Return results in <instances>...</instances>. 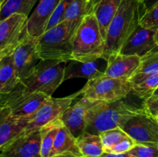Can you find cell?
<instances>
[{
    "mask_svg": "<svg viewBox=\"0 0 158 157\" xmlns=\"http://www.w3.org/2000/svg\"><path fill=\"white\" fill-rule=\"evenodd\" d=\"M158 87V73L148 75L137 83L132 84L131 92L146 101Z\"/></svg>",
    "mask_w": 158,
    "mask_h": 157,
    "instance_id": "27",
    "label": "cell"
},
{
    "mask_svg": "<svg viewBox=\"0 0 158 157\" xmlns=\"http://www.w3.org/2000/svg\"><path fill=\"white\" fill-rule=\"evenodd\" d=\"M70 27L66 22L46 30L36 38V49L40 60H72L73 42Z\"/></svg>",
    "mask_w": 158,
    "mask_h": 157,
    "instance_id": "4",
    "label": "cell"
},
{
    "mask_svg": "<svg viewBox=\"0 0 158 157\" xmlns=\"http://www.w3.org/2000/svg\"><path fill=\"white\" fill-rule=\"evenodd\" d=\"M49 98L42 92L31 91L20 82L10 92L0 95V106L6 108L15 119L29 121Z\"/></svg>",
    "mask_w": 158,
    "mask_h": 157,
    "instance_id": "5",
    "label": "cell"
},
{
    "mask_svg": "<svg viewBox=\"0 0 158 157\" xmlns=\"http://www.w3.org/2000/svg\"><path fill=\"white\" fill-rule=\"evenodd\" d=\"M72 1L73 0H61L58 6H56V8L54 10L52 16L49 18V22H48L47 26H46V31L57 26V25H59L63 21L65 12H66L68 6H69Z\"/></svg>",
    "mask_w": 158,
    "mask_h": 157,
    "instance_id": "29",
    "label": "cell"
},
{
    "mask_svg": "<svg viewBox=\"0 0 158 157\" xmlns=\"http://www.w3.org/2000/svg\"><path fill=\"white\" fill-rule=\"evenodd\" d=\"M140 2L145 12L151 9L154 5L158 2V0H140Z\"/></svg>",
    "mask_w": 158,
    "mask_h": 157,
    "instance_id": "34",
    "label": "cell"
},
{
    "mask_svg": "<svg viewBox=\"0 0 158 157\" xmlns=\"http://www.w3.org/2000/svg\"><path fill=\"white\" fill-rule=\"evenodd\" d=\"M151 97H158V87L156 89V90L153 92L152 95Z\"/></svg>",
    "mask_w": 158,
    "mask_h": 157,
    "instance_id": "37",
    "label": "cell"
},
{
    "mask_svg": "<svg viewBox=\"0 0 158 157\" xmlns=\"http://www.w3.org/2000/svg\"><path fill=\"white\" fill-rule=\"evenodd\" d=\"M127 136V135L120 128H115L100 133V137L103 145V152L106 149L114 146Z\"/></svg>",
    "mask_w": 158,
    "mask_h": 157,
    "instance_id": "28",
    "label": "cell"
},
{
    "mask_svg": "<svg viewBox=\"0 0 158 157\" xmlns=\"http://www.w3.org/2000/svg\"><path fill=\"white\" fill-rule=\"evenodd\" d=\"M132 84L127 79L102 76L88 80L78 92L84 98L102 102L122 99L131 92Z\"/></svg>",
    "mask_w": 158,
    "mask_h": 157,
    "instance_id": "7",
    "label": "cell"
},
{
    "mask_svg": "<svg viewBox=\"0 0 158 157\" xmlns=\"http://www.w3.org/2000/svg\"><path fill=\"white\" fill-rule=\"evenodd\" d=\"M157 120H158V119H157Z\"/></svg>",
    "mask_w": 158,
    "mask_h": 157,
    "instance_id": "43",
    "label": "cell"
},
{
    "mask_svg": "<svg viewBox=\"0 0 158 157\" xmlns=\"http://www.w3.org/2000/svg\"><path fill=\"white\" fill-rule=\"evenodd\" d=\"M0 1H1V2H2V3L3 2V0H0Z\"/></svg>",
    "mask_w": 158,
    "mask_h": 157,
    "instance_id": "41",
    "label": "cell"
},
{
    "mask_svg": "<svg viewBox=\"0 0 158 157\" xmlns=\"http://www.w3.org/2000/svg\"><path fill=\"white\" fill-rule=\"evenodd\" d=\"M140 26L146 29L157 31L158 29V2L143 14L140 20Z\"/></svg>",
    "mask_w": 158,
    "mask_h": 157,
    "instance_id": "31",
    "label": "cell"
},
{
    "mask_svg": "<svg viewBox=\"0 0 158 157\" xmlns=\"http://www.w3.org/2000/svg\"><path fill=\"white\" fill-rule=\"evenodd\" d=\"M145 106L151 115L158 119V97H150L145 101Z\"/></svg>",
    "mask_w": 158,
    "mask_h": 157,
    "instance_id": "33",
    "label": "cell"
},
{
    "mask_svg": "<svg viewBox=\"0 0 158 157\" xmlns=\"http://www.w3.org/2000/svg\"><path fill=\"white\" fill-rule=\"evenodd\" d=\"M139 1H140V0H139Z\"/></svg>",
    "mask_w": 158,
    "mask_h": 157,
    "instance_id": "44",
    "label": "cell"
},
{
    "mask_svg": "<svg viewBox=\"0 0 158 157\" xmlns=\"http://www.w3.org/2000/svg\"><path fill=\"white\" fill-rule=\"evenodd\" d=\"M127 157H136V156H134V155H131V154H130L129 152H127Z\"/></svg>",
    "mask_w": 158,
    "mask_h": 157,
    "instance_id": "39",
    "label": "cell"
},
{
    "mask_svg": "<svg viewBox=\"0 0 158 157\" xmlns=\"http://www.w3.org/2000/svg\"><path fill=\"white\" fill-rule=\"evenodd\" d=\"M12 54L15 69L21 82L29 76L40 60L37 52L36 38L27 34Z\"/></svg>",
    "mask_w": 158,
    "mask_h": 157,
    "instance_id": "11",
    "label": "cell"
},
{
    "mask_svg": "<svg viewBox=\"0 0 158 157\" xmlns=\"http://www.w3.org/2000/svg\"><path fill=\"white\" fill-rule=\"evenodd\" d=\"M89 14H92L89 0H73L71 2L65 12L63 22H66L69 26L72 36L84 17Z\"/></svg>",
    "mask_w": 158,
    "mask_h": 157,
    "instance_id": "21",
    "label": "cell"
},
{
    "mask_svg": "<svg viewBox=\"0 0 158 157\" xmlns=\"http://www.w3.org/2000/svg\"><path fill=\"white\" fill-rule=\"evenodd\" d=\"M140 57L114 53L107 58L105 76L129 80L135 74L140 65Z\"/></svg>",
    "mask_w": 158,
    "mask_h": 157,
    "instance_id": "14",
    "label": "cell"
},
{
    "mask_svg": "<svg viewBox=\"0 0 158 157\" xmlns=\"http://www.w3.org/2000/svg\"><path fill=\"white\" fill-rule=\"evenodd\" d=\"M28 123L15 119L6 108L0 106V152L25 132Z\"/></svg>",
    "mask_w": 158,
    "mask_h": 157,
    "instance_id": "18",
    "label": "cell"
},
{
    "mask_svg": "<svg viewBox=\"0 0 158 157\" xmlns=\"http://www.w3.org/2000/svg\"><path fill=\"white\" fill-rule=\"evenodd\" d=\"M78 95V92H77L63 98L50 97L48 99L31 117L25 132H31L40 130L45 125L60 118L62 114L70 107L71 103Z\"/></svg>",
    "mask_w": 158,
    "mask_h": 157,
    "instance_id": "10",
    "label": "cell"
},
{
    "mask_svg": "<svg viewBox=\"0 0 158 157\" xmlns=\"http://www.w3.org/2000/svg\"><path fill=\"white\" fill-rule=\"evenodd\" d=\"M100 157H127V152L123 154H116V153H108V152H103Z\"/></svg>",
    "mask_w": 158,
    "mask_h": 157,
    "instance_id": "35",
    "label": "cell"
},
{
    "mask_svg": "<svg viewBox=\"0 0 158 157\" xmlns=\"http://www.w3.org/2000/svg\"><path fill=\"white\" fill-rule=\"evenodd\" d=\"M154 38H155V42H156V43H157V45L158 46V29H157V31H156L155 36H154Z\"/></svg>",
    "mask_w": 158,
    "mask_h": 157,
    "instance_id": "38",
    "label": "cell"
},
{
    "mask_svg": "<svg viewBox=\"0 0 158 157\" xmlns=\"http://www.w3.org/2000/svg\"><path fill=\"white\" fill-rule=\"evenodd\" d=\"M40 0H6L0 7V22L13 14L29 17V13Z\"/></svg>",
    "mask_w": 158,
    "mask_h": 157,
    "instance_id": "24",
    "label": "cell"
},
{
    "mask_svg": "<svg viewBox=\"0 0 158 157\" xmlns=\"http://www.w3.org/2000/svg\"><path fill=\"white\" fill-rule=\"evenodd\" d=\"M146 109L144 100L132 92L117 101L94 100L86 114L85 132L100 135L105 131L120 128L128 119Z\"/></svg>",
    "mask_w": 158,
    "mask_h": 157,
    "instance_id": "1",
    "label": "cell"
},
{
    "mask_svg": "<svg viewBox=\"0 0 158 157\" xmlns=\"http://www.w3.org/2000/svg\"><path fill=\"white\" fill-rule=\"evenodd\" d=\"M5 1H6V0H3V2H5ZM3 2H2V3H3Z\"/></svg>",
    "mask_w": 158,
    "mask_h": 157,
    "instance_id": "42",
    "label": "cell"
},
{
    "mask_svg": "<svg viewBox=\"0 0 158 157\" xmlns=\"http://www.w3.org/2000/svg\"><path fill=\"white\" fill-rule=\"evenodd\" d=\"M107 66V60L100 58L94 61L80 62L71 60L66 65L64 81L76 78H87L88 80L104 75Z\"/></svg>",
    "mask_w": 158,
    "mask_h": 157,
    "instance_id": "17",
    "label": "cell"
},
{
    "mask_svg": "<svg viewBox=\"0 0 158 157\" xmlns=\"http://www.w3.org/2000/svg\"><path fill=\"white\" fill-rule=\"evenodd\" d=\"M77 143L80 153L84 157H100L104 152L100 135L84 132L77 137Z\"/></svg>",
    "mask_w": 158,
    "mask_h": 157,
    "instance_id": "23",
    "label": "cell"
},
{
    "mask_svg": "<svg viewBox=\"0 0 158 157\" xmlns=\"http://www.w3.org/2000/svg\"><path fill=\"white\" fill-rule=\"evenodd\" d=\"M94 100L83 98L75 105L66 109L60 117L69 132L77 138L85 132L86 114Z\"/></svg>",
    "mask_w": 158,
    "mask_h": 157,
    "instance_id": "16",
    "label": "cell"
},
{
    "mask_svg": "<svg viewBox=\"0 0 158 157\" xmlns=\"http://www.w3.org/2000/svg\"><path fill=\"white\" fill-rule=\"evenodd\" d=\"M63 124L60 118L50 122L40 129L41 134V155L42 157L50 156L52 146L55 141L60 126Z\"/></svg>",
    "mask_w": 158,
    "mask_h": 157,
    "instance_id": "25",
    "label": "cell"
},
{
    "mask_svg": "<svg viewBox=\"0 0 158 157\" xmlns=\"http://www.w3.org/2000/svg\"><path fill=\"white\" fill-rule=\"evenodd\" d=\"M156 31L142 27L138 28L129 37L120 53L127 55H136L140 58L158 50L155 42Z\"/></svg>",
    "mask_w": 158,
    "mask_h": 157,
    "instance_id": "13",
    "label": "cell"
},
{
    "mask_svg": "<svg viewBox=\"0 0 158 157\" xmlns=\"http://www.w3.org/2000/svg\"><path fill=\"white\" fill-rule=\"evenodd\" d=\"M128 152L136 157H158V145L135 144Z\"/></svg>",
    "mask_w": 158,
    "mask_h": 157,
    "instance_id": "30",
    "label": "cell"
},
{
    "mask_svg": "<svg viewBox=\"0 0 158 157\" xmlns=\"http://www.w3.org/2000/svg\"><path fill=\"white\" fill-rule=\"evenodd\" d=\"M19 83L12 54L0 57V95L10 92Z\"/></svg>",
    "mask_w": 158,
    "mask_h": 157,
    "instance_id": "20",
    "label": "cell"
},
{
    "mask_svg": "<svg viewBox=\"0 0 158 157\" xmlns=\"http://www.w3.org/2000/svg\"><path fill=\"white\" fill-rule=\"evenodd\" d=\"M63 153H72L83 156L77 146V138L74 137L63 123L60 126L57 132L49 157Z\"/></svg>",
    "mask_w": 158,
    "mask_h": 157,
    "instance_id": "22",
    "label": "cell"
},
{
    "mask_svg": "<svg viewBox=\"0 0 158 157\" xmlns=\"http://www.w3.org/2000/svg\"><path fill=\"white\" fill-rule=\"evenodd\" d=\"M135 142L127 135L124 139L114 145L112 147L104 150V152L108 153H116V154H123L130 152L131 149L135 146Z\"/></svg>",
    "mask_w": 158,
    "mask_h": 157,
    "instance_id": "32",
    "label": "cell"
},
{
    "mask_svg": "<svg viewBox=\"0 0 158 157\" xmlns=\"http://www.w3.org/2000/svg\"><path fill=\"white\" fill-rule=\"evenodd\" d=\"M0 157H42L40 131L24 132L0 152Z\"/></svg>",
    "mask_w": 158,
    "mask_h": 157,
    "instance_id": "12",
    "label": "cell"
},
{
    "mask_svg": "<svg viewBox=\"0 0 158 157\" xmlns=\"http://www.w3.org/2000/svg\"><path fill=\"white\" fill-rule=\"evenodd\" d=\"M66 66V62L40 60L29 76L21 83L31 91L52 97L57 88L64 82Z\"/></svg>",
    "mask_w": 158,
    "mask_h": 157,
    "instance_id": "6",
    "label": "cell"
},
{
    "mask_svg": "<svg viewBox=\"0 0 158 157\" xmlns=\"http://www.w3.org/2000/svg\"><path fill=\"white\" fill-rule=\"evenodd\" d=\"M89 2L91 12L98 22L105 42L108 26L117 13L122 0H89Z\"/></svg>",
    "mask_w": 158,
    "mask_h": 157,
    "instance_id": "19",
    "label": "cell"
},
{
    "mask_svg": "<svg viewBox=\"0 0 158 157\" xmlns=\"http://www.w3.org/2000/svg\"><path fill=\"white\" fill-rule=\"evenodd\" d=\"M156 73H158V50L140 58V65L138 69L129 80L131 84H134L148 75Z\"/></svg>",
    "mask_w": 158,
    "mask_h": 157,
    "instance_id": "26",
    "label": "cell"
},
{
    "mask_svg": "<svg viewBox=\"0 0 158 157\" xmlns=\"http://www.w3.org/2000/svg\"><path fill=\"white\" fill-rule=\"evenodd\" d=\"M61 0H40L33 12L28 17L27 33L38 38L46 31L49 20Z\"/></svg>",
    "mask_w": 158,
    "mask_h": 157,
    "instance_id": "15",
    "label": "cell"
},
{
    "mask_svg": "<svg viewBox=\"0 0 158 157\" xmlns=\"http://www.w3.org/2000/svg\"><path fill=\"white\" fill-rule=\"evenodd\" d=\"M51 157H84V156H80V155H74L72 153H63V154H59V155H53Z\"/></svg>",
    "mask_w": 158,
    "mask_h": 157,
    "instance_id": "36",
    "label": "cell"
},
{
    "mask_svg": "<svg viewBox=\"0 0 158 157\" xmlns=\"http://www.w3.org/2000/svg\"><path fill=\"white\" fill-rule=\"evenodd\" d=\"M1 6H2V2H1V1H0V7H1Z\"/></svg>",
    "mask_w": 158,
    "mask_h": 157,
    "instance_id": "40",
    "label": "cell"
},
{
    "mask_svg": "<svg viewBox=\"0 0 158 157\" xmlns=\"http://www.w3.org/2000/svg\"><path fill=\"white\" fill-rule=\"evenodd\" d=\"M145 13L139 0H122L120 6L108 26L105 38L103 58L118 53L123 45L140 26Z\"/></svg>",
    "mask_w": 158,
    "mask_h": 157,
    "instance_id": "2",
    "label": "cell"
},
{
    "mask_svg": "<svg viewBox=\"0 0 158 157\" xmlns=\"http://www.w3.org/2000/svg\"><path fill=\"white\" fill-rule=\"evenodd\" d=\"M72 42V60L86 62L103 58L105 42L94 14L84 17L76 30Z\"/></svg>",
    "mask_w": 158,
    "mask_h": 157,
    "instance_id": "3",
    "label": "cell"
},
{
    "mask_svg": "<svg viewBox=\"0 0 158 157\" xmlns=\"http://www.w3.org/2000/svg\"><path fill=\"white\" fill-rule=\"evenodd\" d=\"M28 16L13 14L0 22V57L12 53L27 35Z\"/></svg>",
    "mask_w": 158,
    "mask_h": 157,
    "instance_id": "9",
    "label": "cell"
},
{
    "mask_svg": "<svg viewBox=\"0 0 158 157\" xmlns=\"http://www.w3.org/2000/svg\"><path fill=\"white\" fill-rule=\"evenodd\" d=\"M120 128L136 144L158 145V120L147 109L128 119Z\"/></svg>",
    "mask_w": 158,
    "mask_h": 157,
    "instance_id": "8",
    "label": "cell"
}]
</instances>
